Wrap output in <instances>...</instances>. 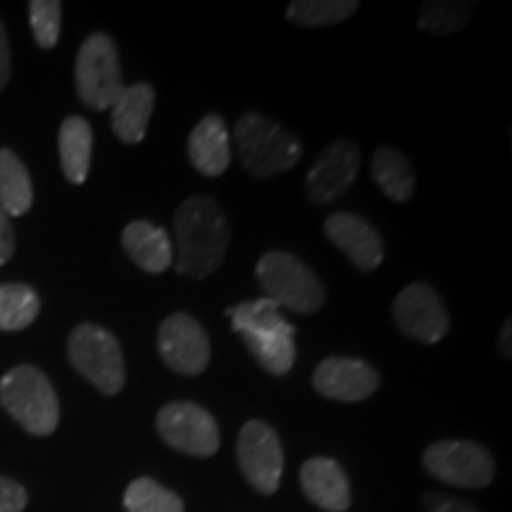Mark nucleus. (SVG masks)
I'll return each mask as SVG.
<instances>
[{"mask_svg":"<svg viewBox=\"0 0 512 512\" xmlns=\"http://www.w3.org/2000/svg\"><path fill=\"white\" fill-rule=\"evenodd\" d=\"M69 361L102 394H119L126 382L119 339L93 323L76 325L69 335Z\"/></svg>","mask_w":512,"mask_h":512,"instance_id":"nucleus-6","label":"nucleus"},{"mask_svg":"<svg viewBox=\"0 0 512 512\" xmlns=\"http://www.w3.org/2000/svg\"><path fill=\"white\" fill-rule=\"evenodd\" d=\"M157 432L171 448L197 458L214 456L221 444L214 415L188 401L166 403L157 415Z\"/></svg>","mask_w":512,"mask_h":512,"instance_id":"nucleus-9","label":"nucleus"},{"mask_svg":"<svg viewBox=\"0 0 512 512\" xmlns=\"http://www.w3.org/2000/svg\"><path fill=\"white\" fill-rule=\"evenodd\" d=\"M10 72H12V60H10V43H8V34H5L3 22H0V91L8 86L10 81Z\"/></svg>","mask_w":512,"mask_h":512,"instance_id":"nucleus-31","label":"nucleus"},{"mask_svg":"<svg viewBox=\"0 0 512 512\" xmlns=\"http://www.w3.org/2000/svg\"><path fill=\"white\" fill-rule=\"evenodd\" d=\"M29 19L38 46L43 50H53L60 41L62 5L57 0H34V3H29Z\"/></svg>","mask_w":512,"mask_h":512,"instance_id":"nucleus-27","label":"nucleus"},{"mask_svg":"<svg viewBox=\"0 0 512 512\" xmlns=\"http://www.w3.org/2000/svg\"><path fill=\"white\" fill-rule=\"evenodd\" d=\"M93 157V131L86 119L67 117L60 126V162L69 183H86Z\"/></svg>","mask_w":512,"mask_h":512,"instance_id":"nucleus-20","label":"nucleus"},{"mask_svg":"<svg viewBox=\"0 0 512 512\" xmlns=\"http://www.w3.org/2000/svg\"><path fill=\"white\" fill-rule=\"evenodd\" d=\"M256 280L268 299L294 313H316L325 304V287L316 273L287 252H268L256 264Z\"/></svg>","mask_w":512,"mask_h":512,"instance_id":"nucleus-5","label":"nucleus"},{"mask_svg":"<svg viewBox=\"0 0 512 512\" xmlns=\"http://www.w3.org/2000/svg\"><path fill=\"white\" fill-rule=\"evenodd\" d=\"M302 489L318 508L344 512L351 503L349 479L339 463L330 458H311L302 465Z\"/></svg>","mask_w":512,"mask_h":512,"instance_id":"nucleus-17","label":"nucleus"},{"mask_svg":"<svg viewBox=\"0 0 512 512\" xmlns=\"http://www.w3.org/2000/svg\"><path fill=\"white\" fill-rule=\"evenodd\" d=\"M152 110H155V88L150 83L124 86V91L112 105V128L121 143H143Z\"/></svg>","mask_w":512,"mask_h":512,"instance_id":"nucleus-19","label":"nucleus"},{"mask_svg":"<svg viewBox=\"0 0 512 512\" xmlns=\"http://www.w3.org/2000/svg\"><path fill=\"white\" fill-rule=\"evenodd\" d=\"M394 323L406 337L422 344H437L448 332V313L432 285L413 283L394 302Z\"/></svg>","mask_w":512,"mask_h":512,"instance_id":"nucleus-12","label":"nucleus"},{"mask_svg":"<svg viewBox=\"0 0 512 512\" xmlns=\"http://www.w3.org/2000/svg\"><path fill=\"white\" fill-rule=\"evenodd\" d=\"M226 316L233 320V330L247 344L249 354L271 375H287L294 366V328L280 313L273 299L261 297L256 302L230 306Z\"/></svg>","mask_w":512,"mask_h":512,"instance_id":"nucleus-2","label":"nucleus"},{"mask_svg":"<svg viewBox=\"0 0 512 512\" xmlns=\"http://www.w3.org/2000/svg\"><path fill=\"white\" fill-rule=\"evenodd\" d=\"M358 166H361V152L351 140H337L320 152L313 169L306 176V195L316 204H330L347 195L354 185Z\"/></svg>","mask_w":512,"mask_h":512,"instance_id":"nucleus-13","label":"nucleus"},{"mask_svg":"<svg viewBox=\"0 0 512 512\" xmlns=\"http://www.w3.org/2000/svg\"><path fill=\"white\" fill-rule=\"evenodd\" d=\"M190 164L200 171L202 176L216 178L230 166V136L226 121L219 114H207L200 124L192 128L188 140Z\"/></svg>","mask_w":512,"mask_h":512,"instance_id":"nucleus-16","label":"nucleus"},{"mask_svg":"<svg viewBox=\"0 0 512 512\" xmlns=\"http://www.w3.org/2000/svg\"><path fill=\"white\" fill-rule=\"evenodd\" d=\"M157 349L166 366L181 375H202L211 358L207 332L188 313H171L159 325Z\"/></svg>","mask_w":512,"mask_h":512,"instance_id":"nucleus-11","label":"nucleus"},{"mask_svg":"<svg viewBox=\"0 0 512 512\" xmlns=\"http://www.w3.org/2000/svg\"><path fill=\"white\" fill-rule=\"evenodd\" d=\"M358 10L356 0H297L287 8V19L299 27H330V24L344 22Z\"/></svg>","mask_w":512,"mask_h":512,"instance_id":"nucleus-24","label":"nucleus"},{"mask_svg":"<svg viewBox=\"0 0 512 512\" xmlns=\"http://www.w3.org/2000/svg\"><path fill=\"white\" fill-rule=\"evenodd\" d=\"M27 508V491L15 479L0 477V512H22Z\"/></svg>","mask_w":512,"mask_h":512,"instance_id":"nucleus-28","label":"nucleus"},{"mask_svg":"<svg viewBox=\"0 0 512 512\" xmlns=\"http://www.w3.org/2000/svg\"><path fill=\"white\" fill-rule=\"evenodd\" d=\"M41 311V299L22 283L0 285V330L17 332L29 328Z\"/></svg>","mask_w":512,"mask_h":512,"instance_id":"nucleus-23","label":"nucleus"},{"mask_svg":"<svg viewBox=\"0 0 512 512\" xmlns=\"http://www.w3.org/2000/svg\"><path fill=\"white\" fill-rule=\"evenodd\" d=\"M176 271L202 280L223 264L230 245V226L216 200L197 195L185 200L174 216Z\"/></svg>","mask_w":512,"mask_h":512,"instance_id":"nucleus-1","label":"nucleus"},{"mask_svg":"<svg viewBox=\"0 0 512 512\" xmlns=\"http://www.w3.org/2000/svg\"><path fill=\"white\" fill-rule=\"evenodd\" d=\"M124 505L128 512H185L181 498L150 477H140L128 484Z\"/></svg>","mask_w":512,"mask_h":512,"instance_id":"nucleus-26","label":"nucleus"},{"mask_svg":"<svg viewBox=\"0 0 512 512\" xmlns=\"http://www.w3.org/2000/svg\"><path fill=\"white\" fill-rule=\"evenodd\" d=\"M235 145L240 164L259 181L294 169L302 159V143L283 124L259 112L240 117L235 124Z\"/></svg>","mask_w":512,"mask_h":512,"instance_id":"nucleus-3","label":"nucleus"},{"mask_svg":"<svg viewBox=\"0 0 512 512\" xmlns=\"http://www.w3.org/2000/svg\"><path fill=\"white\" fill-rule=\"evenodd\" d=\"M422 465L432 477L465 489L489 486L496 475L491 453L475 441H437L425 451Z\"/></svg>","mask_w":512,"mask_h":512,"instance_id":"nucleus-8","label":"nucleus"},{"mask_svg":"<svg viewBox=\"0 0 512 512\" xmlns=\"http://www.w3.org/2000/svg\"><path fill=\"white\" fill-rule=\"evenodd\" d=\"M427 512H479L475 505L467 501H458V498H441V496H427L425 498Z\"/></svg>","mask_w":512,"mask_h":512,"instance_id":"nucleus-29","label":"nucleus"},{"mask_svg":"<svg viewBox=\"0 0 512 512\" xmlns=\"http://www.w3.org/2000/svg\"><path fill=\"white\" fill-rule=\"evenodd\" d=\"M325 235L337 245L361 271H375L384 259L380 233L366 219L347 211H337L325 221Z\"/></svg>","mask_w":512,"mask_h":512,"instance_id":"nucleus-15","label":"nucleus"},{"mask_svg":"<svg viewBox=\"0 0 512 512\" xmlns=\"http://www.w3.org/2000/svg\"><path fill=\"white\" fill-rule=\"evenodd\" d=\"M475 15V3H444V0H430L420 8L418 15V27L427 34L448 36L456 34V31L465 29V24L470 22Z\"/></svg>","mask_w":512,"mask_h":512,"instance_id":"nucleus-25","label":"nucleus"},{"mask_svg":"<svg viewBox=\"0 0 512 512\" xmlns=\"http://www.w3.org/2000/svg\"><path fill=\"white\" fill-rule=\"evenodd\" d=\"M12 254H15V230H12L8 216L0 211V266L8 264Z\"/></svg>","mask_w":512,"mask_h":512,"instance_id":"nucleus-30","label":"nucleus"},{"mask_svg":"<svg viewBox=\"0 0 512 512\" xmlns=\"http://www.w3.org/2000/svg\"><path fill=\"white\" fill-rule=\"evenodd\" d=\"M238 460L242 475L259 494L271 496L283 477V446L271 425L249 420L238 437Z\"/></svg>","mask_w":512,"mask_h":512,"instance_id":"nucleus-10","label":"nucleus"},{"mask_svg":"<svg viewBox=\"0 0 512 512\" xmlns=\"http://www.w3.org/2000/svg\"><path fill=\"white\" fill-rule=\"evenodd\" d=\"M121 247L145 273H164L174 264V245L166 230L152 226L145 219L128 223L121 233Z\"/></svg>","mask_w":512,"mask_h":512,"instance_id":"nucleus-18","label":"nucleus"},{"mask_svg":"<svg viewBox=\"0 0 512 512\" xmlns=\"http://www.w3.org/2000/svg\"><path fill=\"white\" fill-rule=\"evenodd\" d=\"M34 188L27 166L15 152L3 147L0 150V211L5 216H22L31 209Z\"/></svg>","mask_w":512,"mask_h":512,"instance_id":"nucleus-21","label":"nucleus"},{"mask_svg":"<svg viewBox=\"0 0 512 512\" xmlns=\"http://www.w3.org/2000/svg\"><path fill=\"white\" fill-rule=\"evenodd\" d=\"M0 403L29 434L48 437L57 430L60 401L48 377L34 366H17L3 375Z\"/></svg>","mask_w":512,"mask_h":512,"instance_id":"nucleus-4","label":"nucleus"},{"mask_svg":"<svg viewBox=\"0 0 512 512\" xmlns=\"http://www.w3.org/2000/svg\"><path fill=\"white\" fill-rule=\"evenodd\" d=\"M76 91L93 110L112 107L124 91L119 50L110 36L93 34L83 41L76 55Z\"/></svg>","mask_w":512,"mask_h":512,"instance_id":"nucleus-7","label":"nucleus"},{"mask_svg":"<svg viewBox=\"0 0 512 512\" xmlns=\"http://www.w3.org/2000/svg\"><path fill=\"white\" fill-rule=\"evenodd\" d=\"M313 387L325 399L356 403L368 399L380 387V375L366 361L347 356L325 358L313 373Z\"/></svg>","mask_w":512,"mask_h":512,"instance_id":"nucleus-14","label":"nucleus"},{"mask_svg":"<svg viewBox=\"0 0 512 512\" xmlns=\"http://www.w3.org/2000/svg\"><path fill=\"white\" fill-rule=\"evenodd\" d=\"M510 320H505V328H503V335H501V349H503V356L510 358L512 356V349H510Z\"/></svg>","mask_w":512,"mask_h":512,"instance_id":"nucleus-32","label":"nucleus"},{"mask_svg":"<svg viewBox=\"0 0 512 512\" xmlns=\"http://www.w3.org/2000/svg\"><path fill=\"white\" fill-rule=\"evenodd\" d=\"M373 178L389 200L408 202L415 190L413 166L403 152L394 147H380L373 157Z\"/></svg>","mask_w":512,"mask_h":512,"instance_id":"nucleus-22","label":"nucleus"}]
</instances>
